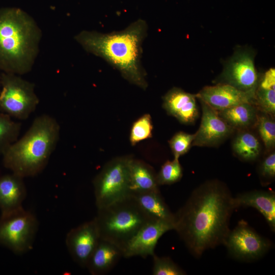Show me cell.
<instances>
[{
    "label": "cell",
    "mask_w": 275,
    "mask_h": 275,
    "mask_svg": "<svg viewBox=\"0 0 275 275\" xmlns=\"http://www.w3.org/2000/svg\"><path fill=\"white\" fill-rule=\"evenodd\" d=\"M233 197L224 182L208 180L196 188L174 214V230L196 258L224 244L235 209Z\"/></svg>",
    "instance_id": "cell-1"
},
{
    "label": "cell",
    "mask_w": 275,
    "mask_h": 275,
    "mask_svg": "<svg viewBox=\"0 0 275 275\" xmlns=\"http://www.w3.org/2000/svg\"><path fill=\"white\" fill-rule=\"evenodd\" d=\"M147 30V22L139 19L121 31L102 33L84 30L74 39L86 51L103 59L126 80L145 90L148 83L141 59Z\"/></svg>",
    "instance_id": "cell-2"
},
{
    "label": "cell",
    "mask_w": 275,
    "mask_h": 275,
    "mask_svg": "<svg viewBox=\"0 0 275 275\" xmlns=\"http://www.w3.org/2000/svg\"><path fill=\"white\" fill-rule=\"evenodd\" d=\"M42 31L35 19L16 7L0 9V70L30 72L39 52Z\"/></svg>",
    "instance_id": "cell-3"
},
{
    "label": "cell",
    "mask_w": 275,
    "mask_h": 275,
    "mask_svg": "<svg viewBox=\"0 0 275 275\" xmlns=\"http://www.w3.org/2000/svg\"><path fill=\"white\" fill-rule=\"evenodd\" d=\"M60 131L54 117L47 114L38 116L24 134L3 154L4 167L23 178L38 175L55 150Z\"/></svg>",
    "instance_id": "cell-4"
},
{
    "label": "cell",
    "mask_w": 275,
    "mask_h": 275,
    "mask_svg": "<svg viewBox=\"0 0 275 275\" xmlns=\"http://www.w3.org/2000/svg\"><path fill=\"white\" fill-rule=\"evenodd\" d=\"M94 219L100 239L114 243L122 251L142 227L154 220L142 209L131 195L97 209Z\"/></svg>",
    "instance_id": "cell-5"
},
{
    "label": "cell",
    "mask_w": 275,
    "mask_h": 275,
    "mask_svg": "<svg viewBox=\"0 0 275 275\" xmlns=\"http://www.w3.org/2000/svg\"><path fill=\"white\" fill-rule=\"evenodd\" d=\"M128 156L115 158L107 162L93 180L97 209L121 200L130 194Z\"/></svg>",
    "instance_id": "cell-6"
},
{
    "label": "cell",
    "mask_w": 275,
    "mask_h": 275,
    "mask_svg": "<svg viewBox=\"0 0 275 275\" xmlns=\"http://www.w3.org/2000/svg\"><path fill=\"white\" fill-rule=\"evenodd\" d=\"M35 85L20 75L3 72L1 74L0 109L19 120H26L36 110L39 99Z\"/></svg>",
    "instance_id": "cell-7"
},
{
    "label": "cell",
    "mask_w": 275,
    "mask_h": 275,
    "mask_svg": "<svg viewBox=\"0 0 275 275\" xmlns=\"http://www.w3.org/2000/svg\"><path fill=\"white\" fill-rule=\"evenodd\" d=\"M38 229L36 216L23 208L0 217V244L21 254L33 248Z\"/></svg>",
    "instance_id": "cell-8"
},
{
    "label": "cell",
    "mask_w": 275,
    "mask_h": 275,
    "mask_svg": "<svg viewBox=\"0 0 275 275\" xmlns=\"http://www.w3.org/2000/svg\"><path fill=\"white\" fill-rule=\"evenodd\" d=\"M224 245L232 258L249 262L263 256L270 249L271 243L241 219L234 229L230 230Z\"/></svg>",
    "instance_id": "cell-9"
},
{
    "label": "cell",
    "mask_w": 275,
    "mask_h": 275,
    "mask_svg": "<svg viewBox=\"0 0 275 275\" xmlns=\"http://www.w3.org/2000/svg\"><path fill=\"white\" fill-rule=\"evenodd\" d=\"M222 78L225 84L242 91L255 93L259 77L253 53L244 50L236 51L226 65Z\"/></svg>",
    "instance_id": "cell-10"
},
{
    "label": "cell",
    "mask_w": 275,
    "mask_h": 275,
    "mask_svg": "<svg viewBox=\"0 0 275 275\" xmlns=\"http://www.w3.org/2000/svg\"><path fill=\"white\" fill-rule=\"evenodd\" d=\"M200 126L195 133L192 146L213 147L219 145L234 132V128L220 117L214 109L202 100Z\"/></svg>",
    "instance_id": "cell-11"
},
{
    "label": "cell",
    "mask_w": 275,
    "mask_h": 275,
    "mask_svg": "<svg viewBox=\"0 0 275 275\" xmlns=\"http://www.w3.org/2000/svg\"><path fill=\"white\" fill-rule=\"evenodd\" d=\"M100 239L94 219L72 229L66 237V245L73 260L86 267L88 261Z\"/></svg>",
    "instance_id": "cell-12"
},
{
    "label": "cell",
    "mask_w": 275,
    "mask_h": 275,
    "mask_svg": "<svg viewBox=\"0 0 275 275\" xmlns=\"http://www.w3.org/2000/svg\"><path fill=\"white\" fill-rule=\"evenodd\" d=\"M174 230L172 224L168 222L151 221L143 227L127 242L122 250L123 257L140 256L146 258L154 254V249L159 239L167 232Z\"/></svg>",
    "instance_id": "cell-13"
},
{
    "label": "cell",
    "mask_w": 275,
    "mask_h": 275,
    "mask_svg": "<svg viewBox=\"0 0 275 275\" xmlns=\"http://www.w3.org/2000/svg\"><path fill=\"white\" fill-rule=\"evenodd\" d=\"M255 93L241 91L229 84L222 83L206 86L196 97L215 110H222L244 103L255 105Z\"/></svg>",
    "instance_id": "cell-14"
},
{
    "label": "cell",
    "mask_w": 275,
    "mask_h": 275,
    "mask_svg": "<svg viewBox=\"0 0 275 275\" xmlns=\"http://www.w3.org/2000/svg\"><path fill=\"white\" fill-rule=\"evenodd\" d=\"M196 98V95L174 87L163 96L162 107L182 124H192L199 117Z\"/></svg>",
    "instance_id": "cell-15"
},
{
    "label": "cell",
    "mask_w": 275,
    "mask_h": 275,
    "mask_svg": "<svg viewBox=\"0 0 275 275\" xmlns=\"http://www.w3.org/2000/svg\"><path fill=\"white\" fill-rule=\"evenodd\" d=\"M235 209L239 207H252L256 209L265 218L270 229L275 231V193L273 191L254 190L233 197Z\"/></svg>",
    "instance_id": "cell-16"
},
{
    "label": "cell",
    "mask_w": 275,
    "mask_h": 275,
    "mask_svg": "<svg viewBox=\"0 0 275 275\" xmlns=\"http://www.w3.org/2000/svg\"><path fill=\"white\" fill-rule=\"evenodd\" d=\"M26 196L23 178L13 173L0 177V209L7 214L23 208Z\"/></svg>",
    "instance_id": "cell-17"
},
{
    "label": "cell",
    "mask_w": 275,
    "mask_h": 275,
    "mask_svg": "<svg viewBox=\"0 0 275 275\" xmlns=\"http://www.w3.org/2000/svg\"><path fill=\"white\" fill-rule=\"evenodd\" d=\"M123 257L122 250L114 243L100 239L90 256L86 268L92 275L109 272Z\"/></svg>",
    "instance_id": "cell-18"
},
{
    "label": "cell",
    "mask_w": 275,
    "mask_h": 275,
    "mask_svg": "<svg viewBox=\"0 0 275 275\" xmlns=\"http://www.w3.org/2000/svg\"><path fill=\"white\" fill-rule=\"evenodd\" d=\"M156 175L149 165L131 158L129 162L130 194L160 191Z\"/></svg>",
    "instance_id": "cell-19"
},
{
    "label": "cell",
    "mask_w": 275,
    "mask_h": 275,
    "mask_svg": "<svg viewBox=\"0 0 275 275\" xmlns=\"http://www.w3.org/2000/svg\"><path fill=\"white\" fill-rule=\"evenodd\" d=\"M142 209L152 219L162 221L174 226L175 216L160 191L131 194Z\"/></svg>",
    "instance_id": "cell-20"
},
{
    "label": "cell",
    "mask_w": 275,
    "mask_h": 275,
    "mask_svg": "<svg viewBox=\"0 0 275 275\" xmlns=\"http://www.w3.org/2000/svg\"><path fill=\"white\" fill-rule=\"evenodd\" d=\"M258 111L256 106L250 103L217 111L220 117L235 129H244L255 125Z\"/></svg>",
    "instance_id": "cell-21"
},
{
    "label": "cell",
    "mask_w": 275,
    "mask_h": 275,
    "mask_svg": "<svg viewBox=\"0 0 275 275\" xmlns=\"http://www.w3.org/2000/svg\"><path fill=\"white\" fill-rule=\"evenodd\" d=\"M232 148L234 152L245 161H254L260 155L261 146L258 138L252 132L240 131L234 138Z\"/></svg>",
    "instance_id": "cell-22"
},
{
    "label": "cell",
    "mask_w": 275,
    "mask_h": 275,
    "mask_svg": "<svg viewBox=\"0 0 275 275\" xmlns=\"http://www.w3.org/2000/svg\"><path fill=\"white\" fill-rule=\"evenodd\" d=\"M21 124L14 121L11 117L0 111V155L18 139Z\"/></svg>",
    "instance_id": "cell-23"
},
{
    "label": "cell",
    "mask_w": 275,
    "mask_h": 275,
    "mask_svg": "<svg viewBox=\"0 0 275 275\" xmlns=\"http://www.w3.org/2000/svg\"><path fill=\"white\" fill-rule=\"evenodd\" d=\"M256 124L266 149L271 151L275 146V122L273 117L261 111L258 112Z\"/></svg>",
    "instance_id": "cell-24"
},
{
    "label": "cell",
    "mask_w": 275,
    "mask_h": 275,
    "mask_svg": "<svg viewBox=\"0 0 275 275\" xmlns=\"http://www.w3.org/2000/svg\"><path fill=\"white\" fill-rule=\"evenodd\" d=\"M153 124L151 116L146 114L135 121L131 126L129 141L132 146L152 136Z\"/></svg>",
    "instance_id": "cell-25"
},
{
    "label": "cell",
    "mask_w": 275,
    "mask_h": 275,
    "mask_svg": "<svg viewBox=\"0 0 275 275\" xmlns=\"http://www.w3.org/2000/svg\"><path fill=\"white\" fill-rule=\"evenodd\" d=\"M183 175L182 168L179 159L166 161L156 175L158 184L170 185L178 182Z\"/></svg>",
    "instance_id": "cell-26"
},
{
    "label": "cell",
    "mask_w": 275,
    "mask_h": 275,
    "mask_svg": "<svg viewBox=\"0 0 275 275\" xmlns=\"http://www.w3.org/2000/svg\"><path fill=\"white\" fill-rule=\"evenodd\" d=\"M255 105L258 111L274 117L275 114V88L257 87Z\"/></svg>",
    "instance_id": "cell-27"
},
{
    "label": "cell",
    "mask_w": 275,
    "mask_h": 275,
    "mask_svg": "<svg viewBox=\"0 0 275 275\" xmlns=\"http://www.w3.org/2000/svg\"><path fill=\"white\" fill-rule=\"evenodd\" d=\"M153 275H184L186 272L170 257L152 256Z\"/></svg>",
    "instance_id": "cell-28"
},
{
    "label": "cell",
    "mask_w": 275,
    "mask_h": 275,
    "mask_svg": "<svg viewBox=\"0 0 275 275\" xmlns=\"http://www.w3.org/2000/svg\"><path fill=\"white\" fill-rule=\"evenodd\" d=\"M194 138L195 133L189 134L183 131H179L172 137L169 143L174 158L179 159L188 151Z\"/></svg>",
    "instance_id": "cell-29"
},
{
    "label": "cell",
    "mask_w": 275,
    "mask_h": 275,
    "mask_svg": "<svg viewBox=\"0 0 275 275\" xmlns=\"http://www.w3.org/2000/svg\"><path fill=\"white\" fill-rule=\"evenodd\" d=\"M258 172L264 185L270 183L275 177V153L272 151L260 163Z\"/></svg>",
    "instance_id": "cell-30"
},
{
    "label": "cell",
    "mask_w": 275,
    "mask_h": 275,
    "mask_svg": "<svg viewBox=\"0 0 275 275\" xmlns=\"http://www.w3.org/2000/svg\"><path fill=\"white\" fill-rule=\"evenodd\" d=\"M0 89H1V75H0ZM1 90V89H0Z\"/></svg>",
    "instance_id": "cell-31"
}]
</instances>
